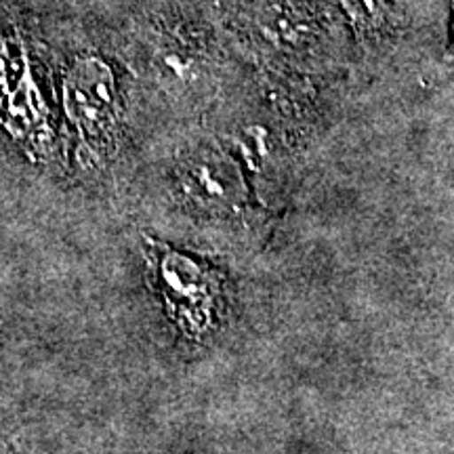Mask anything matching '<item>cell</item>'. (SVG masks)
I'll return each instance as SVG.
<instances>
[{"mask_svg": "<svg viewBox=\"0 0 454 454\" xmlns=\"http://www.w3.org/2000/svg\"><path fill=\"white\" fill-rule=\"evenodd\" d=\"M147 259L154 286L179 331L194 340L211 333L223 291L221 271L152 238H147Z\"/></svg>", "mask_w": 454, "mask_h": 454, "instance_id": "6da1fadb", "label": "cell"}, {"mask_svg": "<svg viewBox=\"0 0 454 454\" xmlns=\"http://www.w3.org/2000/svg\"><path fill=\"white\" fill-rule=\"evenodd\" d=\"M66 104L78 129L98 137L112 121L114 87L107 67L98 59H84L74 66L66 82Z\"/></svg>", "mask_w": 454, "mask_h": 454, "instance_id": "7a4b0ae2", "label": "cell"}, {"mask_svg": "<svg viewBox=\"0 0 454 454\" xmlns=\"http://www.w3.org/2000/svg\"><path fill=\"white\" fill-rule=\"evenodd\" d=\"M345 7L349 9L351 15H356L357 20H372L377 15V3L374 0H343Z\"/></svg>", "mask_w": 454, "mask_h": 454, "instance_id": "3957f363", "label": "cell"}, {"mask_svg": "<svg viewBox=\"0 0 454 454\" xmlns=\"http://www.w3.org/2000/svg\"><path fill=\"white\" fill-rule=\"evenodd\" d=\"M0 454H7V452H4V450H0Z\"/></svg>", "mask_w": 454, "mask_h": 454, "instance_id": "277c9868", "label": "cell"}]
</instances>
